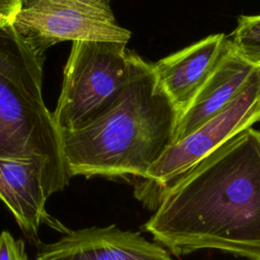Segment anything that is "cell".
<instances>
[{
    "mask_svg": "<svg viewBox=\"0 0 260 260\" xmlns=\"http://www.w3.org/2000/svg\"><path fill=\"white\" fill-rule=\"evenodd\" d=\"M142 228L176 256L214 249L260 260V130L237 133L189 169Z\"/></svg>",
    "mask_w": 260,
    "mask_h": 260,
    "instance_id": "obj_1",
    "label": "cell"
},
{
    "mask_svg": "<svg viewBox=\"0 0 260 260\" xmlns=\"http://www.w3.org/2000/svg\"><path fill=\"white\" fill-rule=\"evenodd\" d=\"M178 119L152 64L129 51L128 78L113 107L83 128L59 132L69 178L142 179L173 143Z\"/></svg>",
    "mask_w": 260,
    "mask_h": 260,
    "instance_id": "obj_2",
    "label": "cell"
},
{
    "mask_svg": "<svg viewBox=\"0 0 260 260\" xmlns=\"http://www.w3.org/2000/svg\"><path fill=\"white\" fill-rule=\"evenodd\" d=\"M125 43L73 41L53 121L58 132L83 128L108 112L128 78Z\"/></svg>",
    "mask_w": 260,
    "mask_h": 260,
    "instance_id": "obj_3",
    "label": "cell"
},
{
    "mask_svg": "<svg viewBox=\"0 0 260 260\" xmlns=\"http://www.w3.org/2000/svg\"><path fill=\"white\" fill-rule=\"evenodd\" d=\"M259 121L260 68H257L244 89L223 110L187 137L171 144L146 175L134 182V197L154 211L164 193L183 174L237 133Z\"/></svg>",
    "mask_w": 260,
    "mask_h": 260,
    "instance_id": "obj_4",
    "label": "cell"
},
{
    "mask_svg": "<svg viewBox=\"0 0 260 260\" xmlns=\"http://www.w3.org/2000/svg\"><path fill=\"white\" fill-rule=\"evenodd\" d=\"M12 25L35 53L63 41L125 43L130 30L118 24L110 0H19Z\"/></svg>",
    "mask_w": 260,
    "mask_h": 260,
    "instance_id": "obj_5",
    "label": "cell"
},
{
    "mask_svg": "<svg viewBox=\"0 0 260 260\" xmlns=\"http://www.w3.org/2000/svg\"><path fill=\"white\" fill-rule=\"evenodd\" d=\"M69 176L43 157L0 158V199L13 214L30 243L39 244V230L46 223L68 233L46 211V200L63 190Z\"/></svg>",
    "mask_w": 260,
    "mask_h": 260,
    "instance_id": "obj_6",
    "label": "cell"
},
{
    "mask_svg": "<svg viewBox=\"0 0 260 260\" xmlns=\"http://www.w3.org/2000/svg\"><path fill=\"white\" fill-rule=\"evenodd\" d=\"M30 157L66 171L52 113L0 74V158Z\"/></svg>",
    "mask_w": 260,
    "mask_h": 260,
    "instance_id": "obj_7",
    "label": "cell"
},
{
    "mask_svg": "<svg viewBox=\"0 0 260 260\" xmlns=\"http://www.w3.org/2000/svg\"><path fill=\"white\" fill-rule=\"evenodd\" d=\"M36 260H173L162 246L116 225L69 231L57 242L39 244Z\"/></svg>",
    "mask_w": 260,
    "mask_h": 260,
    "instance_id": "obj_8",
    "label": "cell"
},
{
    "mask_svg": "<svg viewBox=\"0 0 260 260\" xmlns=\"http://www.w3.org/2000/svg\"><path fill=\"white\" fill-rule=\"evenodd\" d=\"M230 44L225 35H211L151 63L158 82L179 113V117L189 108L212 74L229 50Z\"/></svg>",
    "mask_w": 260,
    "mask_h": 260,
    "instance_id": "obj_9",
    "label": "cell"
},
{
    "mask_svg": "<svg viewBox=\"0 0 260 260\" xmlns=\"http://www.w3.org/2000/svg\"><path fill=\"white\" fill-rule=\"evenodd\" d=\"M256 69L243 60L230 44L212 74L179 117L173 143L187 137L223 110L244 89Z\"/></svg>",
    "mask_w": 260,
    "mask_h": 260,
    "instance_id": "obj_10",
    "label": "cell"
},
{
    "mask_svg": "<svg viewBox=\"0 0 260 260\" xmlns=\"http://www.w3.org/2000/svg\"><path fill=\"white\" fill-rule=\"evenodd\" d=\"M43 63L12 23L0 25V74L39 102H44Z\"/></svg>",
    "mask_w": 260,
    "mask_h": 260,
    "instance_id": "obj_11",
    "label": "cell"
},
{
    "mask_svg": "<svg viewBox=\"0 0 260 260\" xmlns=\"http://www.w3.org/2000/svg\"><path fill=\"white\" fill-rule=\"evenodd\" d=\"M232 37L235 52L253 67L260 68V15H241Z\"/></svg>",
    "mask_w": 260,
    "mask_h": 260,
    "instance_id": "obj_12",
    "label": "cell"
},
{
    "mask_svg": "<svg viewBox=\"0 0 260 260\" xmlns=\"http://www.w3.org/2000/svg\"><path fill=\"white\" fill-rule=\"evenodd\" d=\"M0 260H29L22 240H15L8 232L0 234Z\"/></svg>",
    "mask_w": 260,
    "mask_h": 260,
    "instance_id": "obj_13",
    "label": "cell"
},
{
    "mask_svg": "<svg viewBox=\"0 0 260 260\" xmlns=\"http://www.w3.org/2000/svg\"><path fill=\"white\" fill-rule=\"evenodd\" d=\"M18 7L19 0H0V25L12 23Z\"/></svg>",
    "mask_w": 260,
    "mask_h": 260,
    "instance_id": "obj_14",
    "label": "cell"
}]
</instances>
